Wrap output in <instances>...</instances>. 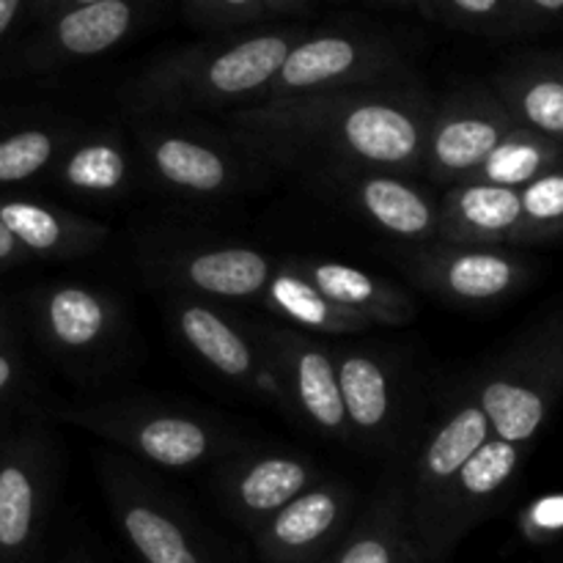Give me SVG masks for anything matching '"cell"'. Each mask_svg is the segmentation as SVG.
Instances as JSON below:
<instances>
[{
    "mask_svg": "<svg viewBox=\"0 0 563 563\" xmlns=\"http://www.w3.org/2000/svg\"><path fill=\"white\" fill-rule=\"evenodd\" d=\"M71 121H33L0 135V187L22 185L53 174L55 163L75 137Z\"/></svg>",
    "mask_w": 563,
    "mask_h": 563,
    "instance_id": "f1b7e54d",
    "label": "cell"
},
{
    "mask_svg": "<svg viewBox=\"0 0 563 563\" xmlns=\"http://www.w3.org/2000/svg\"><path fill=\"white\" fill-rule=\"evenodd\" d=\"M55 181L69 192L88 198H124L141 181L143 165L137 148L119 126H77L53 168Z\"/></svg>",
    "mask_w": 563,
    "mask_h": 563,
    "instance_id": "603a6c76",
    "label": "cell"
},
{
    "mask_svg": "<svg viewBox=\"0 0 563 563\" xmlns=\"http://www.w3.org/2000/svg\"><path fill=\"white\" fill-rule=\"evenodd\" d=\"M306 27H267L229 33L179 47L152 60L121 86V108L137 115L231 113L262 102L286 55L306 36Z\"/></svg>",
    "mask_w": 563,
    "mask_h": 563,
    "instance_id": "7a4b0ae2",
    "label": "cell"
},
{
    "mask_svg": "<svg viewBox=\"0 0 563 563\" xmlns=\"http://www.w3.org/2000/svg\"><path fill=\"white\" fill-rule=\"evenodd\" d=\"M22 377V357L9 341L0 344V399L20 383Z\"/></svg>",
    "mask_w": 563,
    "mask_h": 563,
    "instance_id": "e575fe53",
    "label": "cell"
},
{
    "mask_svg": "<svg viewBox=\"0 0 563 563\" xmlns=\"http://www.w3.org/2000/svg\"><path fill=\"white\" fill-rule=\"evenodd\" d=\"M333 357L352 443L390 454L405 449L407 388L399 363L388 352L361 344H333Z\"/></svg>",
    "mask_w": 563,
    "mask_h": 563,
    "instance_id": "2e32d148",
    "label": "cell"
},
{
    "mask_svg": "<svg viewBox=\"0 0 563 563\" xmlns=\"http://www.w3.org/2000/svg\"><path fill=\"white\" fill-rule=\"evenodd\" d=\"M493 438L473 374L454 385L449 399L427 421L416 443L407 445V504L418 548L432 531L451 487L471 456Z\"/></svg>",
    "mask_w": 563,
    "mask_h": 563,
    "instance_id": "52a82bcc",
    "label": "cell"
},
{
    "mask_svg": "<svg viewBox=\"0 0 563 563\" xmlns=\"http://www.w3.org/2000/svg\"><path fill=\"white\" fill-rule=\"evenodd\" d=\"M412 77L390 38L361 31H308L286 55L262 102L379 86Z\"/></svg>",
    "mask_w": 563,
    "mask_h": 563,
    "instance_id": "9c48e42d",
    "label": "cell"
},
{
    "mask_svg": "<svg viewBox=\"0 0 563 563\" xmlns=\"http://www.w3.org/2000/svg\"><path fill=\"white\" fill-rule=\"evenodd\" d=\"M429 16L482 36H520L539 31L526 0H429Z\"/></svg>",
    "mask_w": 563,
    "mask_h": 563,
    "instance_id": "4dcf8cb0",
    "label": "cell"
},
{
    "mask_svg": "<svg viewBox=\"0 0 563 563\" xmlns=\"http://www.w3.org/2000/svg\"><path fill=\"white\" fill-rule=\"evenodd\" d=\"M88 3H99V0H42V9L44 14H49V20H53V16L64 14V11L77 9V5H88Z\"/></svg>",
    "mask_w": 563,
    "mask_h": 563,
    "instance_id": "f35d334b",
    "label": "cell"
},
{
    "mask_svg": "<svg viewBox=\"0 0 563 563\" xmlns=\"http://www.w3.org/2000/svg\"><path fill=\"white\" fill-rule=\"evenodd\" d=\"M493 91L526 130L563 143V58L522 55L493 75Z\"/></svg>",
    "mask_w": 563,
    "mask_h": 563,
    "instance_id": "4316f807",
    "label": "cell"
},
{
    "mask_svg": "<svg viewBox=\"0 0 563 563\" xmlns=\"http://www.w3.org/2000/svg\"><path fill=\"white\" fill-rule=\"evenodd\" d=\"M278 258L247 245L209 240H152L143 251V267L168 291L203 297L212 302L262 300Z\"/></svg>",
    "mask_w": 563,
    "mask_h": 563,
    "instance_id": "7c38bea8",
    "label": "cell"
},
{
    "mask_svg": "<svg viewBox=\"0 0 563 563\" xmlns=\"http://www.w3.org/2000/svg\"><path fill=\"white\" fill-rule=\"evenodd\" d=\"M55 484V451L38 429L0 445V563H20L36 548Z\"/></svg>",
    "mask_w": 563,
    "mask_h": 563,
    "instance_id": "d6986e66",
    "label": "cell"
},
{
    "mask_svg": "<svg viewBox=\"0 0 563 563\" xmlns=\"http://www.w3.org/2000/svg\"><path fill=\"white\" fill-rule=\"evenodd\" d=\"M181 3L196 25L212 31H231L269 16L267 0H181Z\"/></svg>",
    "mask_w": 563,
    "mask_h": 563,
    "instance_id": "d6a6232c",
    "label": "cell"
},
{
    "mask_svg": "<svg viewBox=\"0 0 563 563\" xmlns=\"http://www.w3.org/2000/svg\"><path fill=\"white\" fill-rule=\"evenodd\" d=\"M258 302H262L264 311L273 313L275 322L311 335H357L372 330L355 313L344 311L333 300H328L289 262V256L278 258L273 278H269L267 289H264Z\"/></svg>",
    "mask_w": 563,
    "mask_h": 563,
    "instance_id": "83f0119b",
    "label": "cell"
},
{
    "mask_svg": "<svg viewBox=\"0 0 563 563\" xmlns=\"http://www.w3.org/2000/svg\"><path fill=\"white\" fill-rule=\"evenodd\" d=\"M407 445L385 465L339 548L322 563H423L407 504Z\"/></svg>",
    "mask_w": 563,
    "mask_h": 563,
    "instance_id": "44dd1931",
    "label": "cell"
},
{
    "mask_svg": "<svg viewBox=\"0 0 563 563\" xmlns=\"http://www.w3.org/2000/svg\"><path fill=\"white\" fill-rule=\"evenodd\" d=\"M440 240L487 247L531 245L520 190L482 181L449 187L440 196Z\"/></svg>",
    "mask_w": 563,
    "mask_h": 563,
    "instance_id": "cb8c5ba5",
    "label": "cell"
},
{
    "mask_svg": "<svg viewBox=\"0 0 563 563\" xmlns=\"http://www.w3.org/2000/svg\"><path fill=\"white\" fill-rule=\"evenodd\" d=\"M0 220L31 258H80L110 240L99 220L31 198H0Z\"/></svg>",
    "mask_w": 563,
    "mask_h": 563,
    "instance_id": "484cf974",
    "label": "cell"
},
{
    "mask_svg": "<svg viewBox=\"0 0 563 563\" xmlns=\"http://www.w3.org/2000/svg\"><path fill=\"white\" fill-rule=\"evenodd\" d=\"M324 190L374 231L410 247L440 240V196L416 185V176L394 170L341 168L317 174Z\"/></svg>",
    "mask_w": 563,
    "mask_h": 563,
    "instance_id": "e0dca14e",
    "label": "cell"
},
{
    "mask_svg": "<svg viewBox=\"0 0 563 563\" xmlns=\"http://www.w3.org/2000/svg\"><path fill=\"white\" fill-rule=\"evenodd\" d=\"M130 137L146 179L174 198H225L245 181L251 157L223 126L190 115H137Z\"/></svg>",
    "mask_w": 563,
    "mask_h": 563,
    "instance_id": "8992f818",
    "label": "cell"
},
{
    "mask_svg": "<svg viewBox=\"0 0 563 563\" xmlns=\"http://www.w3.org/2000/svg\"><path fill=\"white\" fill-rule=\"evenodd\" d=\"M473 383L493 438L531 449L563 399V306L489 357Z\"/></svg>",
    "mask_w": 563,
    "mask_h": 563,
    "instance_id": "3957f363",
    "label": "cell"
},
{
    "mask_svg": "<svg viewBox=\"0 0 563 563\" xmlns=\"http://www.w3.org/2000/svg\"><path fill=\"white\" fill-rule=\"evenodd\" d=\"M434 99L412 77L344 91L269 99L223 115L256 163L328 174L341 168L421 176Z\"/></svg>",
    "mask_w": 563,
    "mask_h": 563,
    "instance_id": "6da1fadb",
    "label": "cell"
},
{
    "mask_svg": "<svg viewBox=\"0 0 563 563\" xmlns=\"http://www.w3.org/2000/svg\"><path fill=\"white\" fill-rule=\"evenodd\" d=\"M99 484L121 537L141 563H229L190 511L126 454L97 456Z\"/></svg>",
    "mask_w": 563,
    "mask_h": 563,
    "instance_id": "5b68a950",
    "label": "cell"
},
{
    "mask_svg": "<svg viewBox=\"0 0 563 563\" xmlns=\"http://www.w3.org/2000/svg\"><path fill=\"white\" fill-rule=\"evenodd\" d=\"M157 0H99L53 16L27 60L36 69L99 58L143 25Z\"/></svg>",
    "mask_w": 563,
    "mask_h": 563,
    "instance_id": "7402d4cb",
    "label": "cell"
},
{
    "mask_svg": "<svg viewBox=\"0 0 563 563\" xmlns=\"http://www.w3.org/2000/svg\"><path fill=\"white\" fill-rule=\"evenodd\" d=\"M520 198L531 245L563 240V165L520 187Z\"/></svg>",
    "mask_w": 563,
    "mask_h": 563,
    "instance_id": "1f68e13d",
    "label": "cell"
},
{
    "mask_svg": "<svg viewBox=\"0 0 563 563\" xmlns=\"http://www.w3.org/2000/svg\"><path fill=\"white\" fill-rule=\"evenodd\" d=\"M357 495L350 484L322 478L251 533L264 563H322L355 522Z\"/></svg>",
    "mask_w": 563,
    "mask_h": 563,
    "instance_id": "ac0fdd59",
    "label": "cell"
},
{
    "mask_svg": "<svg viewBox=\"0 0 563 563\" xmlns=\"http://www.w3.org/2000/svg\"><path fill=\"white\" fill-rule=\"evenodd\" d=\"M517 531L533 548H548L563 539V493L539 495L517 511Z\"/></svg>",
    "mask_w": 563,
    "mask_h": 563,
    "instance_id": "836d02e7",
    "label": "cell"
},
{
    "mask_svg": "<svg viewBox=\"0 0 563 563\" xmlns=\"http://www.w3.org/2000/svg\"><path fill=\"white\" fill-rule=\"evenodd\" d=\"M253 328L284 379L295 416L324 440L352 443L333 344L280 322H253Z\"/></svg>",
    "mask_w": 563,
    "mask_h": 563,
    "instance_id": "5bb4252c",
    "label": "cell"
},
{
    "mask_svg": "<svg viewBox=\"0 0 563 563\" xmlns=\"http://www.w3.org/2000/svg\"><path fill=\"white\" fill-rule=\"evenodd\" d=\"M165 317L176 339L209 372L234 388L247 390L264 405L295 416L284 379L264 350L253 322H242L220 302L181 295V291L165 295Z\"/></svg>",
    "mask_w": 563,
    "mask_h": 563,
    "instance_id": "ba28073f",
    "label": "cell"
},
{
    "mask_svg": "<svg viewBox=\"0 0 563 563\" xmlns=\"http://www.w3.org/2000/svg\"><path fill=\"white\" fill-rule=\"evenodd\" d=\"M559 165H563V143L520 126L509 141L495 148L473 181L520 190Z\"/></svg>",
    "mask_w": 563,
    "mask_h": 563,
    "instance_id": "f546056e",
    "label": "cell"
},
{
    "mask_svg": "<svg viewBox=\"0 0 563 563\" xmlns=\"http://www.w3.org/2000/svg\"><path fill=\"white\" fill-rule=\"evenodd\" d=\"M27 253L25 247L16 242V236L5 229V223L0 220V267H14V264L27 262Z\"/></svg>",
    "mask_w": 563,
    "mask_h": 563,
    "instance_id": "d590c367",
    "label": "cell"
},
{
    "mask_svg": "<svg viewBox=\"0 0 563 563\" xmlns=\"http://www.w3.org/2000/svg\"><path fill=\"white\" fill-rule=\"evenodd\" d=\"M212 478L225 515L253 533L324 476L300 451L242 443L214 465Z\"/></svg>",
    "mask_w": 563,
    "mask_h": 563,
    "instance_id": "4fadbf2b",
    "label": "cell"
},
{
    "mask_svg": "<svg viewBox=\"0 0 563 563\" xmlns=\"http://www.w3.org/2000/svg\"><path fill=\"white\" fill-rule=\"evenodd\" d=\"M401 273L423 295L456 308H489L511 300L533 280V262L515 247L429 242L407 247Z\"/></svg>",
    "mask_w": 563,
    "mask_h": 563,
    "instance_id": "8fae6325",
    "label": "cell"
},
{
    "mask_svg": "<svg viewBox=\"0 0 563 563\" xmlns=\"http://www.w3.org/2000/svg\"><path fill=\"white\" fill-rule=\"evenodd\" d=\"M377 3H390V5H410V9H421L423 14L429 11V0H377Z\"/></svg>",
    "mask_w": 563,
    "mask_h": 563,
    "instance_id": "60d3db41",
    "label": "cell"
},
{
    "mask_svg": "<svg viewBox=\"0 0 563 563\" xmlns=\"http://www.w3.org/2000/svg\"><path fill=\"white\" fill-rule=\"evenodd\" d=\"M289 262L328 300L355 313L368 328H401L418 317L410 291L383 275L366 273L355 264L324 256H289Z\"/></svg>",
    "mask_w": 563,
    "mask_h": 563,
    "instance_id": "d4e9b609",
    "label": "cell"
},
{
    "mask_svg": "<svg viewBox=\"0 0 563 563\" xmlns=\"http://www.w3.org/2000/svg\"><path fill=\"white\" fill-rule=\"evenodd\" d=\"M531 449L489 438L462 467L432 531L421 542L423 563H445L462 539L498 515L511 498Z\"/></svg>",
    "mask_w": 563,
    "mask_h": 563,
    "instance_id": "9a60e30c",
    "label": "cell"
},
{
    "mask_svg": "<svg viewBox=\"0 0 563 563\" xmlns=\"http://www.w3.org/2000/svg\"><path fill=\"white\" fill-rule=\"evenodd\" d=\"M58 418L97 434L104 443L119 445L132 460L163 471H196V467L218 465L225 454L245 443L214 418L148 399L66 407Z\"/></svg>",
    "mask_w": 563,
    "mask_h": 563,
    "instance_id": "277c9868",
    "label": "cell"
},
{
    "mask_svg": "<svg viewBox=\"0 0 563 563\" xmlns=\"http://www.w3.org/2000/svg\"><path fill=\"white\" fill-rule=\"evenodd\" d=\"M269 14H295V11L306 9L311 0H267Z\"/></svg>",
    "mask_w": 563,
    "mask_h": 563,
    "instance_id": "ab89813d",
    "label": "cell"
},
{
    "mask_svg": "<svg viewBox=\"0 0 563 563\" xmlns=\"http://www.w3.org/2000/svg\"><path fill=\"white\" fill-rule=\"evenodd\" d=\"M22 5H25V0H0V38L11 31V25L20 16Z\"/></svg>",
    "mask_w": 563,
    "mask_h": 563,
    "instance_id": "74e56055",
    "label": "cell"
},
{
    "mask_svg": "<svg viewBox=\"0 0 563 563\" xmlns=\"http://www.w3.org/2000/svg\"><path fill=\"white\" fill-rule=\"evenodd\" d=\"M539 25H563V0H526Z\"/></svg>",
    "mask_w": 563,
    "mask_h": 563,
    "instance_id": "8d00e7d4",
    "label": "cell"
},
{
    "mask_svg": "<svg viewBox=\"0 0 563 563\" xmlns=\"http://www.w3.org/2000/svg\"><path fill=\"white\" fill-rule=\"evenodd\" d=\"M3 341H9V330H5L3 317H0V344H3Z\"/></svg>",
    "mask_w": 563,
    "mask_h": 563,
    "instance_id": "b9f144b4",
    "label": "cell"
},
{
    "mask_svg": "<svg viewBox=\"0 0 563 563\" xmlns=\"http://www.w3.org/2000/svg\"><path fill=\"white\" fill-rule=\"evenodd\" d=\"M38 335L66 361L104 355L124 333V311L110 291L88 284L58 280L33 295Z\"/></svg>",
    "mask_w": 563,
    "mask_h": 563,
    "instance_id": "ffe728a7",
    "label": "cell"
},
{
    "mask_svg": "<svg viewBox=\"0 0 563 563\" xmlns=\"http://www.w3.org/2000/svg\"><path fill=\"white\" fill-rule=\"evenodd\" d=\"M520 126L493 86L454 88L434 102L423 141L421 176L445 190L467 185Z\"/></svg>",
    "mask_w": 563,
    "mask_h": 563,
    "instance_id": "30bf717a",
    "label": "cell"
}]
</instances>
